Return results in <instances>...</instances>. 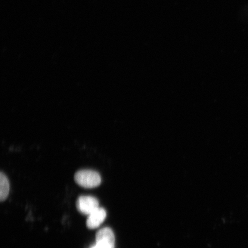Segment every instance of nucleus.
I'll return each mask as SVG.
<instances>
[{"instance_id": "f257e3e1", "label": "nucleus", "mask_w": 248, "mask_h": 248, "mask_svg": "<svg viewBox=\"0 0 248 248\" xmlns=\"http://www.w3.org/2000/svg\"><path fill=\"white\" fill-rule=\"evenodd\" d=\"M74 179L78 185L86 188L97 187L101 183L100 173L91 170H79L76 173Z\"/></svg>"}, {"instance_id": "f03ea898", "label": "nucleus", "mask_w": 248, "mask_h": 248, "mask_svg": "<svg viewBox=\"0 0 248 248\" xmlns=\"http://www.w3.org/2000/svg\"><path fill=\"white\" fill-rule=\"evenodd\" d=\"M114 244L115 238L111 229L105 228L97 232L95 248H114Z\"/></svg>"}, {"instance_id": "7ed1b4c3", "label": "nucleus", "mask_w": 248, "mask_h": 248, "mask_svg": "<svg viewBox=\"0 0 248 248\" xmlns=\"http://www.w3.org/2000/svg\"><path fill=\"white\" fill-rule=\"evenodd\" d=\"M99 207L98 200L93 197L80 196L77 201L78 210L85 215H91Z\"/></svg>"}, {"instance_id": "20e7f679", "label": "nucleus", "mask_w": 248, "mask_h": 248, "mask_svg": "<svg viewBox=\"0 0 248 248\" xmlns=\"http://www.w3.org/2000/svg\"><path fill=\"white\" fill-rule=\"evenodd\" d=\"M106 217V211L103 208L99 207L98 209L89 215L86 221L87 227L89 229H94L98 228L104 221Z\"/></svg>"}, {"instance_id": "39448f33", "label": "nucleus", "mask_w": 248, "mask_h": 248, "mask_svg": "<svg viewBox=\"0 0 248 248\" xmlns=\"http://www.w3.org/2000/svg\"><path fill=\"white\" fill-rule=\"evenodd\" d=\"M10 190V185L7 176L4 173H0V201L7 199Z\"/></svg>"}, {"instance_id": "423d86ee", "label": "nucleus", "mask_w": 248, "mask_h": 248, "mask_svg": "<svg viewBox=\"0 0 248 248\" xmlns=\"http://www.w3.org/2000/svg\"><path fill=\"white\" fill-rule=\"evenodd\" d=\"M91 248H95V246L92 247Z\"/></svg>"}]
</instances>
